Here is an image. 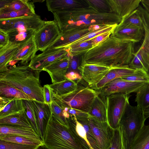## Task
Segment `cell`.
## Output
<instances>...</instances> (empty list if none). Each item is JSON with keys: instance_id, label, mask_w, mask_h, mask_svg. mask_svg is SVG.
<instances>
[{"instance_id": "cell-30", "label": "cell", "mask_w": 149, "mask_h": 149, "mask_svg": "<svg viewBox=\"0 0 149 149\" xmlns=\"http://www.w3.org/2000/svg\"><path fill=\"white\" fill-rule=\"evenodd\" d=\"M129 149H149V125H144L139 131Z\"/></svg>"}, {"instance_id": "cell-2", "label": "cell", "mask_w": 149, "mask_h": 149, "mask_svg": "<svg viewBox=\"0 0 149 149\" xmlns=\"http://www.w3.org/2000/svg\"><path fill=\"white\" fill-rule=\"evenodd\" d=\"M88 4L84 8L53 13L61 33L72 29L118 24L121 22L122 20L116 14L100 12Z\"/></svg>"}, {"instance_id": "cell-23", "label": "cell", "mask_w": 149, "mask_h": 149, "mask_svg": "<svg viewBox=\"0 0 149 149\" xmlns=\"http://www.w3.org/2000/svg\"><path fill=\"white\" fill-rule=\"evenodd\" d=\"M68 119L69 128L85 149H92L87 140L86 132L82 125L74 115H70Z\"/></svg>"}, {"instance_id": "cell-26", "label": "cell", "mask_w": 149, "mask_h": 149, "mask_svg": "<svg viewBox=\"0 0 149 149\" xmlns=\"http://www.w3.org/2000/svg\"><path fill=\"white\" fill-rule=\"evenodd\" d=\"M88 113L101 121L107 122L106 99H103L97 95L95 98Z\"/></svg>"}, {"instance_id": "cell-19", "label": "cell", "mask_w": 149, "mask_h": 149, "mask_svg": "<svg viewBox=\"0 0 149 149\" xmlns=\"http://www.w3.org/2000/svg\"><path fill=\"white\" fill-rule=\"evenodd\" d=\"M36 115L39 136L43 141L47 126L52 113L50 105L33 100Z\"/></svg>"}, {"instance_id": "cell-55", "label": "cell", "mask_w": 149, "mask_h": 149, "mask_svg": "<svg viewBox=\"0 0 149 149\" xmlns=\"http://www.w3.org/2000/svg\"><path fill=\"white\" fill-rule=\"evenodd\" d=\"M11 0H0V8H1L6 5L7 4L10 3Z\"/></svg>"}, {"instance_id": "cell-21", "label": "cell", "mask_w": 149, "mask_h": 149, "mask_svg": "<svg viewBox=\"0 0 149 149\" xmlns=\"http://www.w3.org/2000/svg\"><path fill=\"white\" fill-rule=\"evenodd\" d=\"M136 70L130 68L128 65H120L111 67L105 76L98 82L90 88L98 90L109 82L123 77L133 74Z\"/></svg>"}, {"instance_id": "cell-7", "label": "cell", "mask_w": 149, "mask_h": 149, "mask_svg": "<svg viewBox=\"0 0 149 149\" xmlns=\"http://www.w3.org/2000/svg\"><path fill=\"white\" fill-rule=\"evenodd\" d=\"M130 96V94L117 93L106 98L107 122L113 129L119 127L120 120Z\"/></svg>"}, {"instance_id": "cell-27", "label": "cell", "mask_w": 149, "mask_h": 149, "mask_svg": "<svg viewBox=\"0 0 149 149\" xmlns=\"http://www.w3.org/2000/svg\"><path fill=\"white\" fill-rule=\"evenodd\" d=\"M0 125L20 126L32 128L26 113L23 112L0 118Z\"/></svg>"}, {"instance_id": "cell-22", "label": "cell", "mask_w": 149, "mask_h": 149, "mask_svg": "<svg viewBox=\"0 0 149 149\" xmlns=\"http://www.w3.org/2000/svg\"><path fill=\"white\" fill-rule=\"evenodd\" d=\"M144 32L143 27H120L117 25L112 34L117 38L137 42L141 40L144 36Z\"/></svg>"}, {"instance_id": "cell-36", "label": "cell", "mask_w": 149, "mask_h": 149, "mask_svg": "<svg viewBox=\"0 0 149 149\" xmlns=\"http://www.w3.org/2000/svg\"><path fill=\"white\" fill-rule=\"evenodd\" d=\"M34 2L33 0H11L4 7L0 8V13H5L19 10L28 6Z\"/></svg>"}, {"instance_id": "cell-45", "label": "cell", "mask_w": 149, "mask_h": 149, "mask_svg": "<svg viewBox=\"0 0 149 149\" xmlns=\"http://www.w3.org/2000/svg\"><path fill=\"white\" fill-rule=\"evenodd\" d=\"M40 146L18 144L0 140V149H38Z\"/></svg>"}, {"instance_id": "cell-42", "label": "cell", "mask_w": 149, "mask_h": 149, "mask_svg": "<svg viewBox=\"0 0 149 149\" xmlns=\"http://www.w3.org/2000/svg\"><path fill=\"white\" fill-rule=\"evenodd\" d=\"M142 24L144 30V38L139 49L143 59L149 65V26L143 22Z\"/></svg>"}, {"instance_id": "cell-57", "label": "cell", "mask_w": 149, "mask_h": 149, "mask_svg": "<svg viewBox=\"0 0 149 149\" xmlns=\"http://www.w3.org/2000/svg\"><path fill=\"white\" fill-rule=\"evenodd\" d=\"M122 134V133H121ZM122 149H127L126 147H125V146L124 143L122 136Z\"/></svg>"}, {"instance_id": "cell-38", "label": "cell", "mask_w": 149, "mask_h": 149, "mask_svg": "<svg viewBox=\"0 0 149 149\" xmlns=\"http://www.w3.org/2000/svg\"><path fill=\"white\" fill-rule=\"evenodd\" d=\"M34 3L22 9L10 12L0 13V19L16 18L28 16L36 14L35 10Z\"/></svg>"}, {"instance_id": "cell-15", "label": "cell", "mask_w": 149, "mask_h": 149, "mask_svg": "<svg viewBox=\"0 0 149 149\" xmlns=\"http://www.w3.org/2000/svg\"><path fill=\"white\" fill-rule=\"evenodd\" d=\"M103 26L96 25L91 27L72 29L66 31L61 33L59 38L47 49L66 47L89 32Z\"/></svg>"}, {"instance_id": "cell-17", "label": "cell", "mask_w": 149, "mask_h": 149, "mask_svg": "<svg viewBox=\"0 0 149 149\" xmlns=\"http://www.w3.org/2000/svg\"><path fill=\"white\" fill-rule=\"evenodd\" d=\"M141 0H106L110 12L121 20L138 8Z\"/></svg>"}, {"instance_id": "cell-4", "label": "cell", "mask_w": 149, "mask_h": 149, "mask_svg": "<svg viewBox=\"0 0 149 149\" xmlns=\"http://www.w3.org/2000/svg\"><path fill=\"white\" fill-rule=\"evenodd\" d=\"M43 141L47 149H85L70 129L60 123L52 113Z\"/></svg>"}, {"instance_id": "cell-5", "label": "cell", "mask_w": 149, "mask_h": 149, "mask_svg": "<svg viewBox=\"0 0 149 149\" xmlns=\"http://www.w3.org/2000/svg\"><path fill=\"white\" fill-rule=\"evenodd\" d=\"M146 120L142 110L138 106H132L128 102L119 124L127 149H129L134 137L145 125Z\"/></svg>"}, {"instance_id": "cell-13", "label": "cell", "mask_w": 149, "mask_h": 149, "mask_svg": "<svg viewBox=\"0 0 149 149\" xmlns=\"http://www.w3.org/2000/svg\"><path fill=\"white\" fill-rule=\"evenodd\" d=\"M110 68L98 65L81 64L78 69L83 79L91 88L100 81Z\"/></svg>"}, {"instance_id": "cell-20", "label": "cell", "mask_w": 149, "mask_h": 149, "mask_svg": "<svg viewBox=\"0 0 149 149\" xmlns=\"http://www.w3.org/2000/svg\"><path fill=\"white\" fill-rule=\"evenodd\" d=\"M15 135L32 140L41 146L43 141L32 128L20 126L0 125V135Z\"/></svg>"}, {"instance_id": "cell-56", "label": "cell", "mask_w": 149, "mask_h": 149, "mask_svg": "<svg viewBox=\"0 0 149 149\" xmlns=\"http://www.w3.org/2000/svg\"><path fill=\"white\" fill-rule=\"evenodd\" d=\"M143 113L146 120L149 117V106L144 109L143 111Z\"/></svg>"}, {"instance_id": "cell-1", "label": "cell", "mask_w": 149, "mask_h": 149, "mask_svg": "<svg viewBox=\"0 0 149 149\" xmlns=\"http://www.w3.org/2000/svg\"><path fill=\"white\" fill-rule=\"evenodd\" d=\"M136 42L117 38L112 33L107 39L82 55L81 64L98 65L110 68L128 65L134 53Z\"/></svg>"}, {"instance_id": "cell-24", "label": "cell", "mask_w": 149, "mask_h": 149, "mask_svg": "<svg viewBox=\"0 0 149 149\" xmlns=\"http://www.w3.org/2000/svg\"><path fill=\"white\" fill-rule=\"evenodd\" d=\"M53 95L54 99L50 104L52 113L60 123L69 128L68 120L70 116L68 112L69 108L63 107L54 94Z\"/></svg>"}, {"instance_id": "cell-16", "label": "cell", "mask_w": 149, "mask_h": 149, "mask_svg": "<svg viewBox=\"0 0 149 149\" xmlns=\"http://www.w3.org/2000/svg\"><path fill=\"white\" fill-rule=\"evenodd\" d=\"M70 53L67 55L55 60L44 70L48 73L52 83L64 80L69 65Z\"/></svg>"}, {"instance_id": "cell-25", "label": "cell", "mask_w": 149, "mask_h": 149, "mask_svg": "<svg viewBox=\"0 0 149 149\" xmlns=\"http://www.w3.org/2000/svg\"><path fill=\"white\" fill-rule=\"evenodd\" d=\"M21 43L10 42L7 46L0 48V72L8 69V65Z\"/></svg>"}, {"instance_id": "cell-41", "label": "cell", "mask_w": 149, "mask_h": 149, "mask_svg": "<svg viewBox=\"0 0 149 149\" xmlns=\"http://www.w3.org/2000/svg\"><path fill=\"white\" fill-rule=\"evenodd\" d=\"M67 47L70 55H82L93 47L92 40H88Z\"/></svg>"}, {"instance_id": "cell-40", "label": "cell", "mask_w": 149, "mask_h": 149, "mask_svg": "<svg viewBox=\"0 0 149 149\" xmlns=\"http://www.w3.org/2000/svg\"><path fill=\"white\" fill-rule=\"evenodd\" d=\"M128 65L131 68L142 70L147 72L149 68V65L143 59L139 49L134 53L133 57Z\"/></svg>"}, {"instance_id": "cell-8", "label": "cell", "mask_w": 149, "mask_h": 149, "mask_svg": "<svg viewBox=\"0 0 149 149\" xmlns=\"http://www.w3.org/2000/svg\"><path fill=\"white\" fill-rule=\"evenodd\" d=\"M61 34L58 26L54 20L46 21L44 25L33 35L37 51L43 52L47 49Z\"/></svg>"}, {"instance_id": "cell-29", "label": "cell", "mask_w": 149, "mask_h": 149, "mask_svg": "<svg viewBox=\"0 0 149 149\" xmlns=\"http://www.w3.org/2000/svg\"><path fill=\"white\" fill-rule=\"evenodd\" d=\"M0 97L11 99L33 100L21 90L0 81Z\"/></svg>"}, {"instance_id": "cell-53", "label": "cell", "mask_w": 149, "mask_h": 149, "mask_svg": "<svg viewBox=\"0 0 149 149\" xmlns=\"http://www.w3.org/2000/svg\"><path fill=\"white\" fill-rule=\"evenodd\" d=\"M10 43L7 34L0 30V48L7 46Z\"/></svg>"}, {"instance_id": "cell-49", "label": "cell", "mask_w": 149, "mask_h": 149, "mask_svg": "<svg viewBox=\"0 0 149 149\" xmlns=\"http://www.w3.org/2000/svg\"><path fill=\"white\" fill-rule=\"evenodd\" d=\"M54 93L49 84H45L43 87V95L44 103L50 105L54 99Z\"/></svg>"}, {"instance_id": "cell-11", "label": "cell", "mask_w": 149, "mask_h": 149, "mask_svg": "<svg viewBox=\"0 0 149 149\" xmlns=\"http://www.w3.org/2000/svg\"><path fill=\"white\" fill-rule=\"evenodd\" d=\"M89 125L98 144L100 149H109L115 129L106 122L102 121L89 115Z\"/></svg>"}, {"instance_id": "cell-48", "label": "cell", "mask_w": 149, "mask_h": 149, "mask_svg": "<svg viewBox=\"0 0 149 149\" xmlns=\"http://www.w3.org/2000/svg\"><path fill=\"white\" fill-rule=\"evenodd\" d=\"M122 145L121 131L119 127L115 129L114 135L109 149H122Z\"/></svg>"}, {"instance_id": "cell-39", "label": "cell", "mask_w": 149, "mask_h": 149, "mask_svg": "<svg viewBox=\"0 0 149 149\" xmlns=\"http://www.w3.org/2000/svg\"><path fill=\"white\" fill-rule=\"evenodd\" d=\"M76 118L84 128L87 140L92 149H100L97 140L90 127L88 118Z\"/></svg>"}, {"instance_id": "cell-46", "label": "cell", "mask_w": 149, "mask_h": 149, "mask_svg": "<svg viewBox=\"0 0 149 149\" xmlns=\"http://www.w3.org/2000/svg\"><path fill=\"white\" fill-rule=\"evenodd\" d=\"M88 3L100 12L111 13L109 6L106 0H86Z\"/></svg>"}, {"instance_id": "cell-37", "label": "cell", "mask_w": 149, "mask_h": 149, "mask_svg": "<svg viewBox=\"0 0 149 149\" xmlns=\"http://www.w3.org/2000/svg\"><path fill=\"white\" fill-rule=\"evenodd\" d=\"M135 102L143 112L149 106V83L144 86L136 93Z\"/></svg>"}, {"instance_id": "cell-31", "label": "cell", "mask_w": 149, "mask_h": 149, "mask_svg": "<svg viewBox=\"0 0 149 149\" xmlns=\"http://www.w3.org/2000/svg\"><path fill=\"white\" fill-rule=\"evenodd\" d=\"M49 85L54 94L61 96L74 90L77 84L75 81L66 79L64 81Z\"/></svg>"}, {"instance_id": "cell-34", "label": "cell", "mask_w": 149, "mask_h": 149, "mask_svg": "<svg viewBox=\"0 0 149 149\" xmlns=\"http://www.w3.org/2000/svg\"><path fill=\"white\" fill-rule=\"evenodd\" d=\"M23 101L26 115L30 121L32 129L39 136L38 123L33 100H23Z\"/></svg>"}, {"instance_id": "cell-52", "label": "cell", "mask_w": 149, "mask_h": 149, "mask_svg": "<svg viewBox=\"0 0 149 149\" xmlns=\"http://www.w3.org/2000/svg\"><path fill=\"white\" fill-rule=\"evenodd\" d=\"M68 112L70 115L75 116L76 118H88V113L78 110L71 108H69Z\"/></svg>"}, {"instance_id": "cell-12", "label": "cell", "mask_w": 149, "mask_h": 149, "mask_svg": "<svg viewBox=\"0 0 149 149\" xmlns=\"http://www.w3.org/2000/svg\"><path fill=\"white\" fill-rule=\"evenodd\" d=\"M69 53L67 47L47 49L36 55L30 61L29 66L33 70L42 71L56 60Z\"/></svg>"}, {"instance_id": "cell-33", "label": "cell", "mask_w": 149, "mask_h": 149, "mask_svg": "<svg viewBox=\"0 0 149 149\" xmlns=\"http://www.w3.org/2000/svg\"><path fill=\"white\" fill-rule=\"evenodd\" d=\"M117 26L120 27H143L142 20L138 9L122 19Z\"/></svg>"}, {"instance_id": "cell-14", "label": "cell", "mask_w": 149, "mask_h": 149, "mask_svg": "<svg viewBox=\"0 0 149 149\" xmlns=\"http://www.w3.org/2000/svg\"><path fill=\"white\" fill-rule=\"evenodd\" d=\"M37 51L33 36L20 44L15 55L8 64V67L15 65L19 62V64H28V62L36 55Z\"/></svg>"}, {"instance_id": "cell-35", "label": "cell", "mask_w": 149, "mask_h": 149, "mask_svg": "<svg viewBox=\"0 0 149 149\" xmlns=\"http://www.w3.org/2000/svg\"><path fill=\"white\" fill-rule=\"evenodd\" d=\"M118 24L104 26L96 30L91 31L79 39L72 42L66 47L76 45L90 40L100 34L108 32L112 33Z\"/></svg>"}, {"instance_id": "cell-6", "label": "cell", "mask_w": 149, "mask_h": 149, "mask_svg": "<svg viewBox=\"0 0 149 149\" xmlns=\"http://www.w3.org/2000/svg\"><path fill=\"white\" fill-rule=\"evenodd\" d=\"M65 107L72 108L88 113L98 95L96 91L88 86L77 84L76 88L67 94L59 96L54 94Z\"/></svg>"}, {"instance_id": "cell-32", "label": "cell", "mask_w": 149, "mask_h": 149, "mask_svg": "<svg viewBox=\"0 0 149 149\" xmlns=\"http://www.w3.org/2000/svg\"><path fill=\"white\" fill-rule=\"evenodd\" d=\"M35 32L31 30L16 29L6 33L8 36L10 42L21 43L29 39Z\"/></svg>"}, {"instance_id": "cell-51", "label": "cell", "mask_w": 149, "mask_h": 149, "mask_svg": "<svg viewBox=\"0 0 149 149\" xmlns=\"http://www.w3.org/2000/svg\"><path fill=\"white\" fill-rule=\"evenodd\" d=\"M65 77L66 79L75 81L77 84L82 79L79 72L73 71L67 72Z\"/></svg>"}, {"instance_id": "cell-47", "label": "cell", "mask_w": 149, "mask_h": 149, "mask_svg": "<svg viewBox=\"0 0 149 149\" xmlns=\"http://www.w3.org/2000/svg\"><path fill=\"white\" fill-rule=\"evenodd\" d=\"M82 55L72 56L70 54L69 65L67 72L72 71L79 72L78 68L81 63Z\"/></svg>"}, {"instance_id": "cell-28", "label": "cell", "mask_w": 149, "mask_h": 149, "mask_svg": "<svg viewBox=\"0 0 149 149\" xmlns=\"http://www.w3.org/2000/svg\"><path fill=\"white\" fill-rule=\"evenodd\" d=\"M25 111L23 100L11 99L0 107V118Z\"/></svg>"}, {"instance_id": "cell-50", "label": "cell", "mask_w": 149, "mask_h": 149, "mask_svg": "<svg viewBox=\"0 0 149 149\" xmlns=\"http://www.w3.org/2000/svg\"><path fill=\"white\" fill-rule=\"evenodd\" d=\"M112 33V32H108L102 33L92 39L93 47L104 40L109 37Z\"/></svg>"}, {"instance_id": "cell-3", "label": "cell", "mask_w": 149, "mask_h": 149, "mask_svg": "<svg viewBox=\"0 0 149 149\" xmlns=\"http://www.w3.org/2000/svg\"><path fill=\"white\" fill-rule=\"evenodd\" d=\"M29 64L15 65L0 72V81L21 90L33 100L44 102L43 87L39 79L41 71L32 69Z\"/></svg>"}, {"instance_id": "cell-54", "label": "cell", "mask_w": 149, "mask_h": 149, "mask_svg": "<svg viewBox=\"0 0 149 149\" xmlns=\"http://www.w3.org/2000/svg\"><path fill=\"white\" fill-rule=\"evenodd\" d=\"M141 3L143 8L149 14V0H141Z\"/></svg>"}, {"instance_id": "cell-10", "label": "cell", "mask_w": 149, "mask_h": 149, "mask_svg": "<svg viewBox=\"0 0 149 149\" xmlns=\"http://www.w3.org/2000/svg\"><path fill=\"white\" fill-rule=\"evenodd\" d=\"M147 84L129 81L120 78L109 82L101 88L96 91L98 96L105 99L109 95L114 93L130 94L132 93H136Z\"/></svg>"}, {"instance_id": "cell-9", "label": "cell", "mask_w": 149, "mask_h": 149, "mask_svg": "<svg viewBox=\"0 0 149 149\" xmlns=\"http://www.w3.org/2000/svg\"><path fill=\"white\" fill-rule=\"evenodd\" d=\"M45 22L37 14L30 16L0 19V30L6 33L16 29H26L36 31L44 25Z\"/></svg>"}, {"instance_id": "cell-18", "label": "cell", "mask_w": 149, "mask_h": 149, "mask_svg": "<svg viewBox=\"0 0 149 149\" xmlns=\"http://www.w3.org/2000/svg\"><path fill=\"white\" fill-rule=\"evenodd\" d=\"M46 5L49 11L63 12L89 6L86 0H48Z\"/></svg>"}, {"instance_id": "cell-44", "label": "cell", "mask_w": 149, "mask_h": 149, "mask_svg": "<svg viewBox=\"0 0 149 149\" xmlns=\"http://www.w3.org/2000/svg\"><path fill=\"white\" fill-rule=\"evenodd\" d=\"M121 78L130 81L149 83V74L147 72L142 70H136L133 74Z\"/></svg>"}, {"instance_id": "cell-43", "label": "cell", "mask_w": 149, "mask_h": 149, "mask_svg": "<svg viewBox=\"0 0 149 149\" xmlns=\"http://www.w3.org/2000/svg\"><path fill=\"white\" fill-rule=\"evenodd\" d=\"M0 140L18 144L33 146L40 145L36 142L26 138L11 135H0Z\"/></svg>"}]
</instances>
